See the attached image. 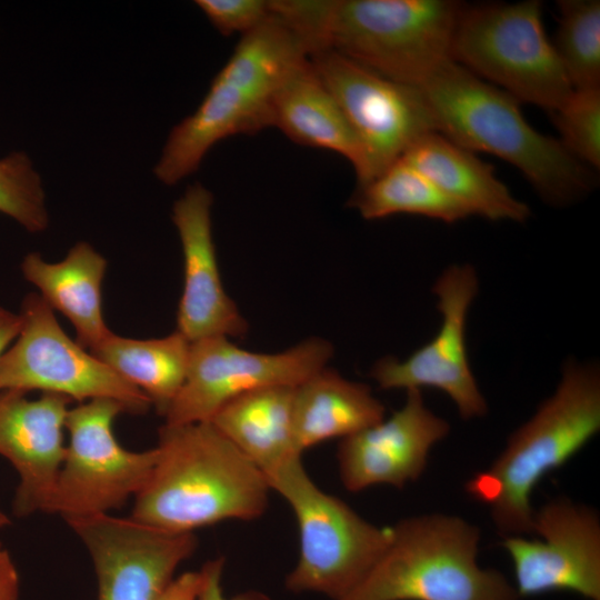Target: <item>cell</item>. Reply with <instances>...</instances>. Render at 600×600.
<instances>
[{
	"label": "cell",
	"instance_id": "1",
	"mask_svg": "<svg viewBox=\"0 0 600 600\" xmlns=\"http://www.w3.org/2000/svg\"><path fill=\"white\" fill-rule=\"evenodd\" d=\"M158 457L130 517L150 527L189 533L226 520L264 514V474L211 422L163 424Z\"/></svg>",
	"mask_w": 600,
	"mask_h": 600
},
{
	"label": "cell",
	"instance_id": "2",
	"mask_svg": "<svg viewBox=\"0 0 600 600\" xmlns=\"http://www.w3.org/2000/svg\"><path fill=\"white\" fill-rule=\"evenodd\" d=\"M416 87L436 122L437 132L472 152L482 151L516 167L541 199L571 204L594 188V176L558 139L533 129L520 102L448 60Z\"/></svg>",
	"mask_w": 600,
	"mask_h": 600
},
{
	"label": "cell",
	"instance_id": "3",
	"mask_svg": "<svg viewBox=\"0 0 600 600\" xmlns=\"http://www.w3.org/2000/svg\"><path fill=\"white\" fill-rule=\"evenodd\" d=\"M462 4L452 0H282L280 10L310 53L332 49L386 78L417 86L452 59Z\"/></svg>",
	"mask_w": 600,
	"mask_h": 600
},
{
	"label": "cell",
	"instance_id": "4",
	"mask_svg": "<svg viewBox=\"0 0 600 600\" xmlns=\"http://www.w3.org/2000/svg\"><path fill=\"white\" fill-rule=\"evenodd\" d=\"M600 430V372L593 363L567 361L551 397L513 431L504 449L464 484L489 507L500 536H533L531 496L549 472L562 467Z\"/></svg>",
	"mask_w": 600,
	"mask_h": 600
},
{
	"label": "cell",
	"instance_id": "5",
	"mask_svg": "<svg viewBox=\"0 0 600 600\" xmlns=\"http://www.w3.org/2000/svg\"><path fill=\"white\" fill-rule=\"evenodd\" d=\"M308 56L303 40L271 10L262 24L241 37L198 109L173 127L153 170L157 179L176 184L193 173L219 141L271 127L279 86Z\"/></svg>",
	"mask_w": 600,
	"mask_h": 600
},
{
	"label": "cell",
	"instance_id": "6",
	"mask_svg": "<svg viewBox=\"0 0 600 600\" xmlns=\"http://www.w3.org/2000/svg\"><path fill=\"white\" fill-rule=\"evenodd\" d=\"M389 546L340 600H520L514 584L477 560L481 532L459 516L424 513L391 526Z\"/></svg>",
	"mask_w": 600,
	"mask_h": 600
},
{
	"label": "cell",
	"instance_id": "7",
	"mask_svg": "<svg viewBox=\"0 0 600 600\" xmlns=\"http://www.w3.org/2000/svg\"><path fill=\"white\" fill-rule=\"evenodd\" d=\"M294 513L299 556L284 587L293 593H319L340 600L351 592L380 559L392 528H380L348 503L319 488L293 457L264 476Z\"/></svg>",
	"mask_w": 600,
	"mask_h": 600
},
{
	"label": "cell",
	"instance_id": "8",
	"mask_svg": "<svg viewBox=\"0 0 600 600\" xmlns=\"http://www.w3.org/2000/svg\"><path fill=\"white\" fill-rule=\"evenodd\" d=\"M452 59L519 102L549 113L573 88L542 20V3L462 4L456 24Z\"/></svg>",
	"mask_w": 600,
	"mask_h": 600
},
{
	"label": "cell",
	"instance_id": "9",
	"mask_svg": "<svg viewBox=\"0 0 600 600\" xmlns=\"http://www.w3.org/2000/svg\"><path fill=\"white\" fill-rule=\"evenodd\" d=\"M19 314V334L0 357V391L39 390L80 403L111 399L131 414H144L152 406L142 391L73 341L40 294L26 296Z\"/></svg>",
	"mask_w": 600,
	"mask_h": 600
},
{
	"label": "cell",
	"instance_id": "10",
	"mask_svg": "<svg viewBox=\"0 0 600 600\" xmlns=\"http://www.w3.org/2000/svg\"><path fill=\"white\" fill-rule=\"evenodd\" d=\"M126 412L111 399H93L69 409V442L48 513L66 521L110 513L122 508L147 483L157 461V448L131 451L113 432Z\"/></svg>",
	"mask_w": 600,
	"mask_h": 600
},
{
	"label": "cell",
	"instance_id": "11",
	"mask_svg": "<svg viewBox=\"0 0 600 600\" xmlns=\"http://www.w3.org/2000/svg\"><path fill=\"white\" fill-rule=\"evenodd\" d=\"M332 354V346L320 338L278 353L244 350L227 337L193 341L184 383L163 417L164 424L208 422L241 394L273 386L297 387L326 368Z\"/></svg>",
	"mask_w": 600,
	"mask_h": 600
},
{
	"label": "cell",
	"instance_id": "12",
	"mask_svg": "<svg viewBox=\"0 0 600 600\" xmlns=\"http://www.w3.org/2000/svg\"><path fill=\"white\" fill-rule=\"evenodd\" d=\"M309 59L364 149L368 181L421 137L437 132L416 87L386 78L332 49L316 50Z\"/></svg>",
	"mask_w": 600,
	"mask_h": 600
},
{
	"label": "cell",
	"instance_id": "13",
	"mask_svg": "<svg viewBox=\"0 0 600 600\" xmlns=\"http://www.w3.org/2000/svg\"><path fill=\"white\" fill-rule=\"evenodd\" d=\"M533 536L503 537L519 598L568 591L600 600V518L593 508L557 497L534 510Z\"/></svg>",
	"mask_w": 600,
	"mask_h": 600
},
{
	"label": "cell",
	"instance_id": "14",
	"mask_svg": "<svg viewBox=\"0 0 600 600\" xmlns=\"http://www.w3.org/2000/svg\"><path fill=\"white\" fill-rule=\"evenodd\" d=\"M87 548L98 600H158L197 547L194 532L173 533L110 513L66 521Z\"/></svg>",
	"mask_w": 600,
	"mask_h": 600
},
{
	"label": "cell",
	"instance_id": "15",
	"mask_svg": "<svg viewBox=\"0 0 600 600\" xmlns=\"http://www.w3.org/2000/svg\"><path fill=\"white\" fill-rule=\"evenodd\" d=\"M442 316L436 337L399 361L387 357L374 363L371 377L381 389H421L431 387L447 393L464 420L481 418L488 412L469 366L466 347V321L478 292V278L469 264L447 268L432 288Z\"/></svg>",
	"mask_w": 600,
	"mask_h": 600
},
{
	"label": "cell",
	"instance_id": "16",
	"mask_svg": "<svg viewBox=\"0 0 600 600\" xmlns=\"http://www.w3.org/2000/svg\"><path fill=\"white\" fill-rule=\"evenodd\" d=\"M406 391L404 404L388 420L341 439L337 461L346 490L402 489L421 477L431 448L449 434V422L426 407L421 389Z\"/></svg>",
	"mask_w": 600,
	"mask_h": 600
},
{
	"label": "cell",
	"instance_id": "17",
	"mask_svg": "<svg viewBox=\"0 0 600 600\" xmlns=\"http://www.w3.org/2000/svg\"><path fill=\"white\" fill-rule=\"evenodd\" d=\"M71 399L20 391L0 392V456L19 477L12 510L17 517L48 513L64 458L66 420Z\"/></svg>",
	"mask_w": 600,
	"mask_h": 600
},
{
	"label": "cell",
	"instance_id": "18",
	"mask_svg": "<svg viewBox=\"0 0 600 600\" xmlns=\"http://www.w3.org/2000/svg\"><path fill=\"white\" fill-rule=\"evenodd\" d=\"M212 203L211 191L194 183L172 208L184 271L177 331L190 342L210 337H243L248 331L246 319L222 287L212 237Z\"/></svg>",
	"mask_w": 600,
	"mask_h": 600
},
{
	"label": "cell",
	"instance_id": "19",
	"mask_svg": "<svg viewBox=\"0 0 600 600\" xmlns=\"http://www.w3.org/2000/svg\"><path fill=\"white\" fill-rule=\"evenodd\" d=\"M271 127L299 144L339 153L353 167L358 184L368 181L364 149L309 56L298 61L279 86L272 101Z\"/></svg>",
	"mask_w": 600,
	"mask_h": 600
},
{
	"label": "cell",
	"instance_id": "20",
	"mask_svg": "<svg viewBox=\"0 0 600 600\" xmlns=\"http://www.w3.org/2000/svg\"><path fill=\"white\" fill-rule=\"evenodd\" d=\"M400 158L419 170L471 216L523 222L530 208L512 196L493 168L438 132L417 140Z\"/></svg>",
	"mask_w": 600,
	"mask_h": 600
},
{
	"label": "cell",
	"instance_id": "21",
	"mask_svg": "<svg viewBox=\"0 0 600 600\" xmlns=\"http://www.w3.org/2000/svg\"><path fill=\"white\" fill-rule=\"evenodd\" d=\"M107 261L88 242L76 243L66 258L50 263L36 252L21 263L23 277L42 299L72 323L77 342L92 351L110 333L102 311V281Z\"/></svg>",
	"mask_w": 600,
	"mask_h": 600
},
{
	"label": "cell",
	"instance_id": "22",
	"mask_svg": "<svg viewBox=\"0 0 600 600\" xmlns=\"http://www.w3.org/2000/svg\"><path fill=\"white\" fill-rule=\"evenodd\" d=\"M384 411L369 386L326 367L294 388L296 448L302 454L326 440L347 438L382 421Z\"/></svg>",
	"mask_w": 600,
	"mask_h": 600
},
{
	"label": "cell",
	"instance_id": "23",
	"mask_svg": "<svg viewBox=\"0 0 600 600\" xmlns=\"http://www.w3.org/2000/svg\"><path fill=\"white\" fill-rule=\"evenodd\" d=\"M294 388L273 386L241 394L209 421L266 476L302 456L293 432Z\"/></svg>",
	"mask_w": 600,
	"mask_h": 600
},
{
	"label": "cell",
	"instance_id": "24",
	"mask_svg": "<svg viewBox=\"0 0 600 600\" xmlns=\"http://www.w3.org/2000/svg\"><path fill=\"white\" fill-rule=\"evenodd\" d=\"M190 344L178 331L148 340L123 338L111 332L90 352L142 391L157 412L164 417L184 383Z\"/></svg>",
	"mask_w": 600,
	"mask_h": 600
},
{
	"label": "cell",
	"instance_id": "25",
	"mask_svg": "<svg viewBox=\"0 0 600 600\" xmlns=\"http://www.w3.org/2000/svg\"><path fill=\"white\" fill-rule=\"evenodd\" d=\"M349 206L367 220L409 213L454 223L471 216L463 204L402 158L370 181L358 184Z\"/></svg>",
	"mask_w": 600,
	"mask_h": 600
},
{
	"label": "cell",
	"instance_id": "26",
	"mask_svg": "<svg viewBox=\"0 0 600 600\" xmlns=\"http://www.w3.org/2000/svg\"><path fill=\"white\" fill-rule=\"evenodd\" d=\"M553 44L573 89L600 88V2L560 0Z\"/></svg>",
	"mask_w": 600,
	"mask_h": 600
},
{
	"label": "cell",
	"instance_id": "27",
	"mask_svg": "<svg viewBox=\"0 0 600 600\" xmlns=\"http://www.w3.org/2000/svg\"><path fill=\"white\" fill-rule=\"evenodd\" d=\"M0 212L29 232H41L48 228L42 180L23 151H13L0 159Z\"/></svg>",
	"mask_w": 600,
	"mask_h": 600
},
{
	"label": "cell",
	"instance_id": "28",
	"mask_svg": "<svg viewBox=\"0 0 600 600\" xmlns=\"http://www.w3.org/2000/svg\"><path fill=\"white\" fill-rule=\"evenodd\" d=\"M550 117L561 144L577 160L600 168V88L573 89Z\"/></svg>",
	"mask_w": 600,
	"mask_h": 600
},
{
	"label": "cell",
	"instance_id": "29",
	"mask_svg": "<svg viewBox=\"0 0 600 600\" xmlns=\"http://www.w3.org/2000/svg\"><path fill=\"white\" fill-rule=\"evenodd\" d=\"M197 7L222 34L251 32L271 14L266 0H197Z\"/></svg>",
	"mask_w": 600,
	"mask_h": 600
},
{
	"label": "cell",
	"instance_id": "30",
	"mask_svg": "<svg viewBox=\"0 0 600 600\" xmlns=\"http://www.w3.org/2000/svg\"><path fill=\"white\" fill-rule=\"evenodd\" d=\"M223 568V558L211 559L201 567L198 600H271L268 594L259 590H247L230 598L226 597L222 588Z\"/></svg>",
	"mask_w": 600,
	"mask_h": 600
},
{
	"label": "cell",
	"instance_id": "31",
	"mask_svg": "<svg viewBox=\"0 0 600 600\" xmlns=\"http://www.w3.org/2000/svg\"><path fill=\"white\" fill-rule=\"evenodd\" d=\"M200 586V570L183 572L173 578L158 600H198Z\"/></svg>",
	"mask_w": 600,
	"mask_h": 600
},
{
	"label": "cell",
	"instance_id": "32",
	"mask_svg": "<svg viewBox=\"0 0 600 600\" xmlns=\"http://www.w3.org/2000/svg\"><path fill=\"white\" fill-rule=\"evenodd\" d=\"M20 579L11 554L0 541V600H19Z\"/></svg>",
	"mask_w": 600,
	"mask_h": 600
},
{
	"label": "cell",
	"instance_id": "33",
	"mask_svg": "<svg viewBox=\"0 0 600 600\" xmlns=\"http://www.w3.org/2000/svg\"><path fill=\"white\" fill-rule=\"evenodd\" d=\"M21 328L20 314L0 307V357L17 338Z\"/></svg>",
	"mask_w": 600,
	"mask_h": 600
},
{
	"label": "cell",
	"instance_id": "34",
	"mask_svg": "<svg viewBox=\"0 0 600 600\" xmlns=\"http://www.w3.org/2000/svg\"><path fill=\"white\" fill-rule=\"evenodd\" d=\"M10 524V520L9 518L7 517V514H4L1 510H0V528L2 527H6Z\"/></svg>",
	"mask_w": 600,
	"mask_h": 600
}]
</instances>
